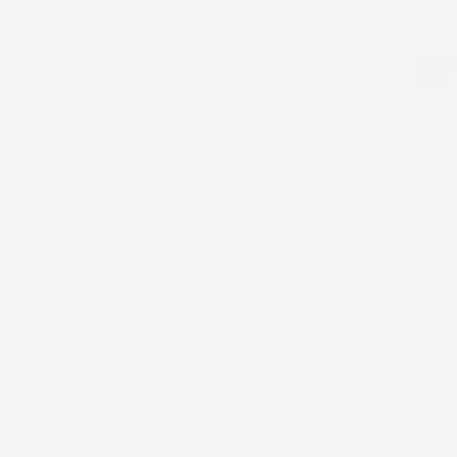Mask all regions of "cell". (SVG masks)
Segmentation results:
<instances>
[{
	"instance_id": "cell-1",
	"label": "cell",
	"mask_w": 457,
	"mask_h": 457,
	"mask_svg": "<svg viewBox=\"0 0 457 457\" xmlns=\"http://www.w3.org/2000/svg\"><path fill=\"white\" fill-rule=\"evenodd\" d=\"M410 153H418V161H434V169H442V161L457 169V120H426V129L410 137Z\"/></svg>"
}]
</instances>
